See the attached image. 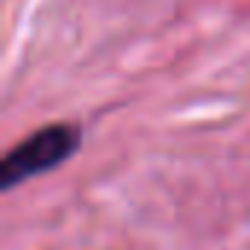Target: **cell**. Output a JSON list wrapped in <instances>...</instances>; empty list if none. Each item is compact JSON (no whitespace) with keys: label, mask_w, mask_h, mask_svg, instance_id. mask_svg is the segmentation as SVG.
I'll use <instances>...</instances> for the list:
<instances>
[{"label":"cell","mask_w":250,"mask_h":250,"mask_svg":"<svg viewBox=\"0 0 250 250\" xmlns=\"http://www.w3.org/2000/svg\"><path fill=\"white\" fill-rule=\"evenodd\" d=\"M77 147H80L77 124H47V127L36 130L3 156V162H0V186L9 191L18 183H27L44 171H53L65 159H71Z\"/></svg>","instance_id":"obj_1"}]
</instances>
